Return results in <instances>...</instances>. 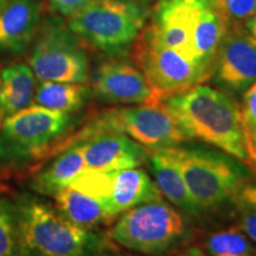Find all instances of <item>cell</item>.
Instances as JSON below:
<instances>
[{"label":"cell","mask_w":256,"mask_h":256,"mask_svg":"<svg viewBox=\"0 0 256 256\" xmlns=\"http://www.w3.org/2000/svg\"><path fill=\"white\" fill-rule=\"evenodd\" d=\"M162 200L158 186L145 171L139 168L113 172L108 211L112 217L148 202Z\"/></svg>","instance_id":"cell-15"},{"label":"cell","mask_w":256,"mask_h":256,"mask_svg":"<svg viewBox=\"0 0 256 256\" xmlns=\"http://www.w3.org/2000/svg\"><path fill=\"white\" fill-rule=\"evenodd\" d=\"M128 2H134V4H138V5L144 6V5L148 4V2H153V0H128Z\"/></svg>","instance_id":"cell-33"},{"label":"cell","mask_w":256,"mask_h":256,"mask_svg":"<svg viewBox=\"0 0 256 256\" xmlns=\"http://www.w3.org/2000/svg\"><path fill=\"white\" fill-rule=\"evenodd\" d=\"M246 151H247V164L250 165L256 174V126L249 132L244 133Z\"/></svg>","instance_id":"cell-29"},{"label":"cell","mask_w":256,"mask_h":256,"mask_svg":"<svg viewBox=\"0 0 256 256\" xmlns=\"http://www.w3.org/2000/svg\"><path fill=\"white\" fill-rule=\"evenodd\" d=\"M229 24L217 0H203L194 32V48L198 62L214 68L217 51Z\"/></svg>","instance_id":"cell-17"},{"label":"cell","mask_w":256,"mask_h":256,"mask_svg":"<svg viewBox=\"0 0 256 256\" xmlns=\"http://www.w3.org/2000/svg\"><path fill=\"white\" fill-rule=\"evenodd\" d=\"M217 2L232 23H241L256 14V0H217Z\"/></svg>","instance_id":"cell-25"},{"label":"cell","mask_w":256,"mask_h":256,"mask_svg":"<svg viewBox=\"0 0 256 256\" xmlns=\"http://www.w3.org/2000/svg\"><path fill=\"white\" fill-rule=\"evenodd\" d=\"M86 168L87 165L81 146L75 144L34 176L31 182V188L43 196L54 197L60 190L68 188Z\"/></svg>","instance_id":"cell-18"},{"label":"cell","mask_w":256,"mask_h":256,"mask_svg":"<svg viewBox=\"0 0 256 256\" xmlns=\"http://www.w3.org/2000/svg\"><path fill=\"white\" fill-rule=\"evenodd\" d=\"M8 2V0H0V10L4 8V5H5Z\"/></svg>","instance_id":"cell-34"},{"label":"cell","mask_w":256,"mask_h":256,"mask_svg":"<svg viewBox=\"0 0 256 256\" xmlns=\"http://www.w3.org/2000/svg\"><path fill=\"white\" fill-rule=\"evenodd\" d=\"M87 96L88 90L82 83L42 81L34 100L42 107L70 114L84 104Z\"/></svg>","instance_id":"cell-21"},{"label":"cell","mask_w":256,"mask_h":256,"mask_svg":"<svg viewBox=\"0 0 256 256\" xmlns=\"http://www.w3.org/2000/svg\"><path fill=\"white\" fill-rule=\"evenodd\" d=\"M0 256H19L16 206L0 197Z\"/></svg>","instance_id":"cell-24"},{"label":"cell","mask_w":256,"mask_h":256,"mask_svg":"<svg viewBox=\"0 0 256 256\" xmlns=\"http://www.w3.org/2000/svg\"><path fill=\"white\" fill-rule=\"evenodd\" d=\"M172 256H209L208 254H206L203 250H202L200 248L198 247H190V248H186L184 249V250L182 252H178L174 254Z\"/></svg>","instance_id":"cell-31"},{"label":"cell","mask_w":256,"mask_h":256,"mask_svg":"<svg viewBox=\"0 0 256 256\" xmlns=\"http://www.w3.org/2000/svg\"><path fill=\"white\" fill-rule=\"evenodd\" d=\"M101 133L122 134L146 147L148 151L174 147L188 140L164 102L102 112L75 136L72 145Z\"/></svg>","instance_id":"cell-4"},{"label":"cell","mask_w":256,"mask_h":256,"mask_svg":"<svg viewBox=\"0 0 256 256\" xmlns=\"http://www.w3.org/2000/svg\"><path fill=\"white\" fill-rule=\"evenodd\" d=\"M240 115L244 133L256 126V81L244 92L240 106Z\"/></svg>","instance_id":"cell-26"},{"label":"cell","mask_w":256,"mask_h":256,"mask_svg":"<svg viewBox=\"0 0 256 256\" xmlns=\"http://www.w3.org/2000/svg\"><path fill=\"white\" fill-rule=\"evenodd\" d=\"M183 216L162 200L126 211L110 230V238L133 252L162 255L186 235Z\"/></svg>","instance_id":"cell-7"},{"label":"cell","mask_w":256,"mask_h":256,"mask_svg":"<svg viewBox=\"0 0 256 256\" xmlns=\"http://www.w3.org/2000/svg\"><path fill=\"white\" fill-rule=\"evenodd\" d=\"M215 81L232 92H246L256 81V44L240 23L230 22L214 62Z\"/></svg>","instance_id":"cell-10"},{"label":"cell","mask_w":256,"mask_h":256,"mask_svg":"<svg viewBox=\"0 0 256 256\" xmlns=\"http://www.w3.org/2000/svg\"><path fill=\"white\" fill-rule=\"evenodd\" d=\"M119 256H134V255H127L126 254V255H119Z\"/></svg>","instance_id":"cell-35"},{"label":"cell","mask_w":256,"mask_h":256,"mask_svg":"<svg viewBox=\"0 0 256 256\" xmlns=\"http://www.w3.org/2000/svg\"><path fill=\"white\" fill-rule=\"evenodd\" d=\"M209 256H255L256 247L240 226L211 232L206 240Z\"/></svg>","instance_id":"cell-22"},{"label":"cell","mask_w":256,"mask_h":256,"mask_svg":"<svg viewBox=\"0 0 256 256\" xmlns=\"http://www.w3.org/2000/svg\"><path fill=\"white\" fill-rule=\"evenodd\" d=\"M235 198L241 206L256 208V184H246Z\"/></svg>","instance_id":"cell-30"},{"label":"cell","mask_w":256,"mask_h":256,"mask_svg":"<svg viewBox=\"0 0 256 256\" xmlns=\"http://www.w3.org/2000/svg\"><path fill=\"white\" fill-rule=\"evenodd\" d=\"M40 28V6L34 0H11L0 10V52L22 54Z\"/></svg>","instance_id":"cell-14"},{"label":"cell","mask_w":256,"mask_h":256,"mask_svg":"<svg viewBox=\"0 0 256 256\" xmlns=\"http://www.w3.org/2000/svg\"><path fill=\"white\" fill-rule=\"evenodd\" d=\"M165 107L188 139H198L247 164L240 106L226 92L198 84L168 98Z\"/></svg>","instance_id":"cell-1"},{"label":"cell","mask_w":256,"mask_h":256,"mask_svg":"<svg viewBox=\"0 0 256 256\" xmlns=\"http://www.w3.org/2000/svg\"><path fill=\"white\" fill-rule=\"evenodd\" d=\"M94 88L102 100L112 104H162L140 69L127 60H112L102 63L96 72Z\"/></svg>","instance_id":"cell-12"},{"label":"cell","mask_w":256,"mask_h":256,"mask_svg":"<svg viewBox=\"0 0 256 256\" xmlns=\"http://www.w3.org/2000/svg\"><path fill=\"white\" fill-rule=\"evenodd\" d=\"M133 58L160 102L196 87L212 75L209 66L165 46L150 25L134 40Z\"/></svg>","instance_id":"cell-6"},{"label":"cell","mask_w":256,"mask_h":256,"mask_svg":"<svg viewBox=\"0 0 256 256\" xmlns=\"http://www.w3.org/2000/svg\"><path fill=\"white\" fill-rule=\"evenodd\" d=\"M240 228L256 244V208L242 206Z\"/></svg>","instance_id":"cell-27"},{"label":"cell","mask_w":256,"mask_h":256,"mask_svg":"<svg viewBox=\"0 0 256 256\" xmlns=\"http://www.w3.org/2000/svg\"><path fill=\"white\" fill-rule=\"evenodd\" d=\"M14 206L19 256H95L104 249L98 234L72 223L37 197L24 194Z\"/></svg>","instance_id":"cell-2"},{"label":"cell","mask_w":256,"mask_h":256,"mask_svg":"<svg viewBox=\"0 0 256 256\" xmlns=\"http://www.w3.org/2000/svg\"><path fill=\"white\" fill-rule=\"evenodd\" d=\"M246 30H247L249 36L252 37V40L256 44V14H254L246 22Z\"/></svg>","instance_id":"cell-32"},{"label":"cell","mask_w":256,"mask_h":256,"mask_svg":"<svg viewBox=\"0 0 256 256\" xmlns=\"http://www.w3.org/2000/svg\"><path fill=\"white\" fill-rule=\"evenodd\" d=\"M90 2L92 0H49V4L57 14L70 17Z\"/></svg>","instance_id":"cell-28"},{"label":"cell","mask_w":256,"mask_h":256,"mask_svg":"<svg viewBox=\"0 0 256 256\" xmlns=\"http://www.w3.org/2000/svg\"><path fill=\"white\" fill-rule=\"evenodd\" d=\"M112 182H113V172L87 168L81 174L74 179L69 186L89 197L104 202L107 206L112 192Z\"/></svg>","instance_id":"cell-23"},{"label":"cell","mask_w":256,"mask_h":256,"mask_svg":"<svg viewBox=\"0 0 256 256\" xmlns=\"http://www.w3.org/2000/svg\"><path fill=\"white\" fill-rule=\"evenodd\" d=\"M146 17L144 6L128 0H92L70 16L68 26L96 49L118 54L134 43Z\"/></svg>","instance_id":"cell-5"},{"label":"cell","mask_w":256,"mask_h":256,"mask_svg":"<svg viewBox=\"0 0 256 256\" xmlns=\"http://www.w3.org/2000/svg\"><path fill=\"white\" fill-rule=\"evenodd\" d=\"M78 38L60 19H46L38 30L30 56L34 76L42 81H87L89 60Z\"/></svg>","instance_id":"cell-9"},{"label":"cell","mask_w":256,"mask_h":256,"mask_svg":"<svg viewBox=\"0 0 256 256\" xmlns=\"http://www.w3.org/2000/svg\"><path fill=\"white\" fill-rule=\"evenodd\" d=\"M148 159L160 194L179 209L194 215L198 214L200 208L191 197L177 160L170 148L150 151Z\"/></svg>","instance_id":"cell-16"},{"label":"cell","mask_w":256,"mask_h":256,"mask_svg":"<svg viewBox=\"0 0 256 256\" xmlns=\"http://www.w3.org/2000/svg\"><path fill=\"white\" fill-rule=\"evenodd\" d=\"M72 122L69 113L31 106L8 115L0 128V160L22 164L46 151Z\"/></svg>","instance_id":"cell-8"},{"label":"cell","mask_w":256,"mask_h":256,"mask_svg":"<svg viewBox=\"0 0 256 256\" xmlns=\"http://www.w3.org/2000/svg\"><path fill=\"white\" fill-rule=\"evenodd\" d=\"M255 256H256V255H255Z\"/></svg>","instance_id":"cell-36"},{"label":"cell","mask_w":256,"mask_h":256,"mask_svg":"<svg viewBox=\"0 0 256 256\" xmlns=\"http://www.w3.org/2000/svg\"><path fill=\"white\" fill-rule=\"evenodd\" d=\"M80 146L87 168L106 172L139 168L150 156L146 147L118 133L98 134Z\"/></svg>","instance_id":"cell-13"},{"label":"cell","mask_w":256,"mask_h":256,"mask_svg":"<svg viewBox=\"0 0 256 256\" xmlns=\"http://www.w3.org/2000/svg\"><path fill=\"white\" fill-rule=\"evenodd\" d=\"M202 2L203 0H162L148 24L165 46L194 62L198 60L194 32Z\"/></svg>","instance_id":"cell-11"},{"label":"cell","mask_w":256,"mask_h":256,"mask_svg":"<svg viewBox=\"0 0 256 256\" xmlns=\"http://www.w3.org/2000/svg\"><path fill=\"white\" fill-rule=\"evenodd\" d=\"M177 160L194 203L200 209L218 206L236 197L247 171L234 156L200 147H168Z\"/></svg>","instance_id":"cell-3"},{"label":"cell","mask_w":256,"mask_h":256,"mask_svg":"<svg viewBox=\"0 0 256 256\" xmlns=\"http://www.w3.org/2000/svg\"><path fill=\"white\" fill-rule=\"evenodd\" d=\"M36 92V76L31 66L14 63L0 74V110L8 115L28 107Z\"/></svg>","instance_id":"cell-20"},{"label":"cell","mask_w":256,"mask_h":256,"mask_svg":"<svg viewBox=\"0 0 256 256\" xmlns=\"http://www.w3.org/2000/svg\"><path fill=\"white\" fill-rule=\"evenodd\" d=\"M54 198L60 212L81 228L92 230L114 218L104 202L89 197L70 186L60 190Z\"/></svg>","instance_id":"cell-19"}]
</instances>
